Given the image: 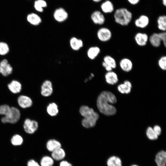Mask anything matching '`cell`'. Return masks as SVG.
<instances>
[{"mask_svg": "<svg viewBox=\"0 0 166 166\" xmlns=\"http://www.w3.org/2000/svg\"><path fill=\"white\" fill-rule=\"evenodd\" d=\"M153 129L155 132L158 136L161 134V129L159 126L156 125L154 127Z\"/></svg>", "mask_w": 166, "mask_h": 166, "instance_id": "obj_38", "label": "cell"}, {"mask_svg": "<svg viewBox=\"0 0 166 166\" xmlns=\"http://www.w3.org/2000/svg\"><path fill=\"white\" fill-rule=\"evenodd\" d=\"M105 77L106 82L110 85H114L118 81L117 74L113 70L107 72L105 75Z\"/></svg>", "mask_w": 166, "mask_h": 166, "instance_id": "obj_20", "label": "cell"}, {"mask_svg": "<svg viewBox=\"0 0 166 166\" xmlns=\"http://www.w3.org/2000/svg\"><path fill=\"white\" fill-rule=\"evenodd\" d=\"M115 22L122 26H128L132 18V13L125 8H121L116 10L113 14Z\"/></svg>", "mask_w": 166, "mask_h": 166, "instance_id": "obj_3", "label": "cell"}, {"mask_svg": "<svg viewBox=\"0 0 166 166\" xmlns=\"http://www.w3.org/2000/svg\"><path fill=\"white\" fill-rule=\"evenodd\" d=\"M17 101L19 106L22 109L30 108L33 105V101L31 98L25 95L19 96Z\"/></svg>", "mask_w": 166, "mask_h": 166, "instance_id": "obj_11", "label": "cell"}, {"mask_svg": "<svg viewBox=\"0 0 166 166\" xmlns=\"http://www.w3.org/2000/svg\"><path fill=\"white\" fill-rule=\"evenodd\" d=\"M102 65L107 72L112 71L113 70V69L110 66L103 61L102 63Z\"/></svg>", "mask_w": 166, "mask_h": 166, "instance_id": "obj_39", "label": "cell"}, {"mask_svg": "<svg viewBox=\"0 0 166 166\" xmlns=\"http://www.w3.org/2000/svg\"><path fill=\"white\" fill-rule=\"evenodd\" d=\"M65 156V153L63 149L61 148L52 152V156L54 159L59 160L62 159Z\"/></svg>", "mask_w": 166, "mask_h": 166, "instance_id": "obj_29", "label": "cell"}, {"mask_svg": "<svg viewBox=\"0 0 166 166\" xmlns=\"http://www.w3.org/2000/svg\"><path fill=\"white\" fill-rule=\"evenodd\" d=\"M107 166H122V160L119 156L113 155L110 156L107 160Z\"/></svg>", "mask_w": 166, "mask_h": 166, "instance_id": "obj_23", "label": "cell"}, {"mask_svg": "<svg viewBox=\"0 0 166 166\" xmlns=\"http://www.w3.org/2000/svg\"><path fill=\"white\" fill-rule=\"evenodd\" d=\"M119 65L122 70L129 72L132 70L133 65L132 61L129 58L124 57L120 60Z\"/></svg>", "mask_w": 166, "mask_h": 166, "instance_id": "obj_14", "label": "cell"}, {"mask_svg": "<svg viewBox=\"0 0 166 166\" xmlns=\"http://www.w3.org/2000/svg\"><path fill=\"white\" fill-rule=\"evenodd\" d=\"M132 85L131 83L128 81H125L123 84L119 85L117 87L118 91L121 93L128 94L131 90Z\"/></svg>", "mask_w": 166, "mask_h": 166, "instance_id": "obj_24", "label": "cell"}, {"mask_svg": "<svg viewBox=\"0 0 166 166\" xmlns=\"http://www.w3.org/2000/svg\"><path fill=\"white\" fill-rule=\"evenodd\" d=\"M101 49L97 46H92L89 47L87 51V55L88 58L91 60H94L100 54Z\"/></svg>", "mask_w": 166, "mask_h": 166, "instance_id": "obj_18", "label": "cell"}, {"mask_svg": "<svg viewBox=\"0 0 166 166\" xmlns=\"http://www.w3.org/2000/svg\"><path fill=\"white\" fill-rule=\"evenodd\" d=\"M162 43L164 46L166 47V32L165 31H161L158 33Z\"/></svg>", "mask_w": 166, "mask_h": 166, "instance_id": "obj_37", "label": "cell"}, {"mask_svg": "<svg viewBox=\"0 0 166 166\" xmlns=\"http://www.w3.org/2000/svg\"><path fill=\"white\" fill-rule=\"evenodd\" d=\"M148 41L150 44L153 47H159L162 42L158 33L154 32L149 36Z\"/></svg>", "mask_w": 166, "mask_h": 166, "instance_id": "obj_19", "label": "cell"}, {"mask_svg": "<svg viewBox=\"0 0 166 166\" xmlns=\"http://www.w3.org/2000/svg\"><path fill=\"white\" fill-rule=\"evenodd\" d=\"M117 99L115 95L111 92L104 91L98 96L97 105L99 110L107 116L114 115L116 112L115 107L112 104L116 103Z\"/></svg>", "mask_w": 166, "mask_h": 166, "instance_id": "obj_1", "label": "cell"}, {"mask_svg": "<svg viewBox=\"0 0 166 166\" xmlns=\"http://www.w3.org/2000/svg\"><path fill=\"white\" fill-rule=\"evenodd\" d=\"M149 18L146 15H140L135 20L134 25L137 28L144 29L147 27L149 23Z\"/></svg>", "mask_w": 166, "mask_h": 166, "instance_id": "obj_13", "label": "cell"}, {"mask_svg": "<svg viewBox=\"0 0 166 166\" xmlns=\"http://www.w3.org/2000/svg\"><path fill=\"white\" fill-rule=\"evenodd\" d=\"M61 144L58 141L55 140H50L47 142L46 147L50 151L53 152L61 147Z\"/></svg>", "mask_w": 166, "mask_h": 166, "instance_id": "obj_26", "label": "cell"}, {"mask_svg": "<svg viewBox=\"0 0 166 166\" xmlns=\"http://www.w3.org/2000/svg\"><path fill=\"white\" fill-rule=\"evenodd\" d=\"M158 65L159 67L162 70H166V56L163 55L161 56L158 59Z\"/></svg>", "mask_w": 166, "mask_h": 166, "instance_id": "obj_36", "label": "cell"}, {"mask_svg": "<svg viewBox=\"0 0 166 166\" xmlns=\"http://www.w3.org/2000/svg\"><path fill=\"white\" fill-rule=\"evenodd\" d=\"M130 166H139L136 164H132Z\"/></svg>", "mask_w": 166, "mask_h": 166, "instance_id": "obj_45", "label": "cell"}, {"mask_svg": "<svg viewBox=\"0 0 166 166\" xmlns=\"http://www.w3.org/2000/svg\"><path fill=\"white\" fill-rule=\"evenodd\" d=\"M91 18L94 24L99 25H103L105 21L104 15L98 10L95 11L92 14Z\"/></svg>", "mask_w": 166, "mask_h": 166, "instance_id": "obj_12", "label": "cell"}, {"mask_svg": "<svg viewBox=\"0 0 166 166\" xmlns=\"http://www.w3.org/2000/svg\"><path fill=\"white\" fill-rule=\"evenodd\" d=\"M149 36L145 33L138 32L134 37V41L138 46L143 47L145 46L148 42Z\"/></svg>", "mask_w": 166, "mask_h": 166, "instance_id": "obj_8", "label": "cell"}, {"mask_svg": "<svg viewBox=\"0 0 166 166\" xmlns=\"http://www.w3.org/2000/svg\"><path fill=\"white\" fill-rule=\"evenodd\" d=\"M162 4L164 6H166V0H162Z\"/></svg>", "mask_w": 166, "mask_h": 166, "instance_id": "obj_43", "label": "cell"}, {"mask_svg": "<svg viewBox=\"0 0 166 166\" xmlns=\"http://www.w3.org/2000/svg\"><path fill=\"white\" fill-rule=\"evenodd\" d=\"M98 39L102 42H107L110 41L112 37V33L109 28L103 27L99 29L97 32Z\"/></svg>", "mask_w": 166, "mask_h": 166, "instance_id": "obj_5", "label": "cell"}, {"mask_svg": "<svg viewBox=\"0 0 166 166\" xmlns=\"http://www.w3.org/2000/svg\"><path fill=\"white\" fill-rule=\"evenodd\" d=\"M103 61L110 66L113 69L117 68V63L116 60L110 55L105 56L103 58Z\"/></svg>", "mask_w": 166, "mask_h": 166, "instance_id": "obj_28", "label": "cell"}, {"mask_svg": "<svg viewBox=\"0 0 166 166\" xmlns=\"http://www.w3.org/2000/svg\"><path fill=\"white\" fill-rule=\"evenodd\" d=\"M146 135L148 138L151 140H156L158 136L154 132L153 129L151 127H148L146 131Z\"/></svg>", "mask_w": 166, "mask_h": 166, "instance_id": "obj_31", "label": "cell"}, {"mask_svg": "<svg viewBox=\"0 0 166 166\" xmlns=\"http://www.w3.org/2000/svg\"><path fill=\"white\" fill-rule=\"evenodd\" d=\"M27 166H40V165L34 160H30L28 162Z\"/></svg>", "mask_w": 166, "mask_h": 166, "instance_id": "obj_40", "label": "cell"}, {"mask_svg": "<svg viewBox=\"0 0 166 166\" xmlns=\"http://www.w3.org/2000/svg\"><path fill=\"white\" fill-rule=\"evenodd\" d=\"M13 71V67L6 59H3L0 62V73L4 77L11 74Z\"/></svg>", "mask_w": 166, "mask_h": 166, "instance_id": "obj_7", "label": "cell"}, {"mask_svg": "<svg viewBox=\"0 0 166 166\" xmlns=\"http://www.w3.org/2000/svg\"><path fill=\"white\" fill-rule=\"evenodd\" d=\"M46 110L48 113L52 117L56 116L59 112L57 105L54 102L49 104L47 107Z\"/></svg>", "mask_w": 166, "mask_h": 166, "instance_id": "obj_27", "label": "cell"}, {"mask_svg": "<svg viewBox=\"0 0 166 166\" xmlns=\"http://www.w3.org/2000/svg\"><path fill=\"white\" fill-rule=\"evenodd\" d=\"M95 2H99L101 1L102 0H92Z\"/></svg>", "mask_w": 166, "mask_h": 166, "instance_id": "obj_44", "label": "cell"}, {"mask_svg": "<svg viewBox=\"0 0 166 166\" xmlns=\"http://www.w3.org/2000/svg\"><path fill=\"white\" fill-rule=\"evenodd\" d=\"M21 114L20 111L18 108L11 107L9 113L6 116H3L1 118V121L3 124H15L20 119Z\"/></svg>", "mask_w": 166, "mask_h": 166, "instance_id": "obj_4", "label": "cell"}, {"mask_svg": "<svg viewBox=\"0 0 166 166\" xmlns=\"http://www.w3.org/2000/svg\"><path fill=\"white\" fill-rule=\"evenodd\" d=\"M53 92L52 82L49 80L45 81L41 86V94L45 97L50 96Z\"/></svg>", "mask_w": 166, "mask_h": 166, "instance_id": "obj_10", "label": "cell"}, {"mask_svg": "<svg viewBox=\"0 0 166 166\" xmlns=\"http://www.w3.org/2000/svg\"><path fill=\"white\" fill-rule=\"evenodd\" d=\"M9 47L8 45L4 42H0V55H5L7 54L9 51Z\"/></svg>", "mask_w": 166, "mask_h": 166, "instance_id": "obj_32", "label": "cell"}, {"mask_svg": "<svg viewBox=\"0 0 166 166\" xmlns=\"http://www.w3.org/2000/svg\"><path fill=\"white\" fill-rule=\"evenodd\" d=\"M128 2L131 4L133 5L137 4L140 0H127Z\"/></svg>", "mask_w": 166, "mask_h": 166, "instance_id": "obj_42", "label": "cell"}, {"mask_svg": "<svg viewBox=\"0 0 166 166\" xmlns=\"http://www.w3.org/2000/svg\"><path fill=\"white\" fill-rule=\"evenodd\" d=\"M53 161L50 157L45 156L42 158L41 162V166H52Z\"/></svg>", "mask_w": 166, "mask_h": 166, "instance_id": "obj_33", "label": "cell"}, {"mask_svg": "<svg viewBox=\"0 0 166 166\" xmlns=\"http://www.w3.org/2000/svg\"><path fill=\"white\" fill-rule=\"evenodd\" d=\"M69 44L71 48L73 50L77 51L83 47L84 42L81 39L75 37H72L69 40Z\"/></svg>", "mask_w": 166, "mask_h": 166, "instance_id": "obj_15", "label": "cell"}, {"mask_svg": "<svg viewBox=\"0 0 166 166\" xmlns=\"http://www.w3.org/2000/svg\"><path fill=\"white\" fill-rule=\"evenodd\" d=\"M155 161L157 166H166V152L161 150L156 154Z\"/></svg>", "mask_w": 166, "mask_h": 166, "instance_id": "obj_16", "label": "cell"}, {"mask_svg": "<svg viewBox=\"0 0 166 166\" xmlns=\"http://www.w3.org/2000/svg\"><path fill=\"white\" fill-rule=\"evenodd\" d=\"M27 20L31 24L34 26L39 25L42 22L41 17L34 13L29 14L27 17Z\"/></svg>", "mask_w": 166, "mask_h": 166, "instance_id": "obj_22", "label": "cell"}, {"mask_svg": "<svg viewBox=\"0 0 166 166\" xmlns=\"http://www.w3.org/2000/svg\"><path fill=\"white\" fill-rule=\"evenodd\" d=\"M23 142L22 137L18 134L14 135L11 139V142L14 145H20L22 144Z\"/></svg>", "mask_w": 166, "mask_h": 166, "instance_id": "obj_34", "label": "cell"}, {"mask_svg": "<svg viewBox=\"0 0 166 166\" xmlns=\"http://www.w3.org/2000/svg\"><path fill=\"white\" fill-rule=\"evenodd\" d=\"M11 107L7 104L0 105V115L5 116L7 115L10 111Z\"/></svg>", "mask_w": 166, "mask_h": 166, "instance_id": "obj_35", "label": "cell"}, {"mask_svg": "<svg viewBox=\"0 0 166 166\" xmlns=\"http://www.w3.org/2000/svg\"><path fill=\"white\" fill-rule=\"evenodd\" d=\"M101 7L102 11L105 14L112 13L114 9L113 3L109 0H106L103 2L101 5Z\"/></svg>", "mask_w": 166, "mask_h": 166, "instance_id": "obj_21", "label": "cell"}, {"mask_svg": "<svg viewBox=\"0 0 166 166\" xmlns=\"http://www.w3.org/2000/svg\"><path fill=\"white\" fill-rule=\"evenodd\" d=\"M60 166H72V165L70 163L68 162L65 161H63L61 162L60 163Z\"/></svg>", "mask_w": 166, "mask_h": 166, "instance_id": "obj_41", "label": "cell"}, {"mask_svg": "<svg viewBox=\"0 0 166 166\" xmlns=\"http://www.w3.org/2000/svg\"><path fill=\"white\" fill-rule=\"evenodd\" d=\"M7 87L12 93L17 94L21 91L22 89V85L18 81L13 80L8 84Z\"/></svg>", "mask_w": 166, "mask_h": 166, "instance_id": "obj_17", "label": "cell"}, {"mask_svg": "<svg viewBox=\"0 0 166 166\" xmlns=\"http://www.w3.org/2000/svg\"><path fill=\"white\" fill-rule=\"evenodd\" d=\"M158 29L161 31L166 30V16L163 15L159 16L157 19Z\"/></svg>", "mask_w": 166, "mask_h": 166, "instance_id": "obj_25", "label": "cell"}, {"mask_svg": "<svg viewBox=\"0 0 166 166\" xmlns=\"http://www.w3.org/2000/svg\"><path fill=\"white\" fill-rule=\"evenodd\" d=\"M23 127L26 133L32 134L38 130V124L36 121L26 118L24 122Z\"/></svg>", "mask_w": 166, "mask_h": 166, "instance_id": "obj_6", "label": "cell"}, {"mask_svg": "<svg viewBox=\"0 0 166 166\" xmlns=\"http://www.w3.org/2000/svg\"><path fill=\"white\" fill-rule=\"evenodd\" d=\"M53 17L56 21L61 23L65 21L67 19L68 14L64 9L59 8L55 10L53 13Z\"/></svg>", "mask_w": 166, "mask_h": 166, "instance_id": "obj_9", "label": "cell"}, {"mask_svg": "<svg viewBox=\"0 0 166 166\" xmlns=\"http://www.w3.org/2000/svg\"><path fill=\"white\" fill-rule=\"evenodd\" d=\"M47 3L44 0H37L34 3L35 9L38 12H42L43 11V8L46 7Z\"/></svg>", "mask_w": 166, "mask_h": 166, "instance_id": "obj_30", "label": "cell"}, {"mask_svg": "<svg viewBox=\"0 0 166 166\" xmlns=\"http://www.w3.org/2000/svg\"><path fill=\"white\" fill-rule=\"evenodd\" d=\"M79 112L84 117L81 121L82 125L84 127L89 128L95 125L99 116L93 109L87 106L82 105L80 108Z\"/></svg>", "mask_w": 166, "mask_h": 166, "instance_id": "obj_2", "label": "cell"}]
</instances>
